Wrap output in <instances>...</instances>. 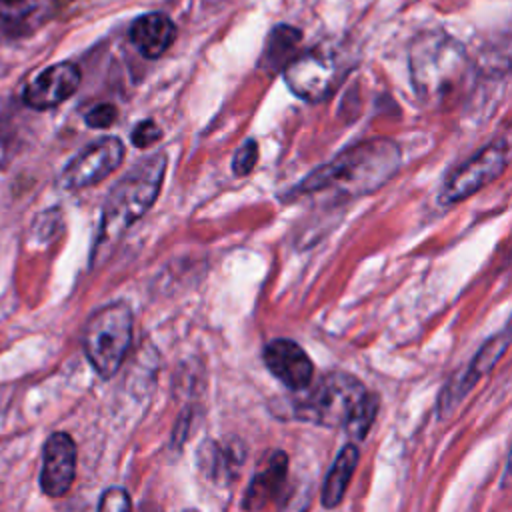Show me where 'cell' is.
Here are the masks:
<instances>
[{"mask_svg": "<svg viewBox=\"0 0 512 512\" xmlns=\"http://www.w3.org/2000/svg\"><path fill=\"white\" fill-rule=\"evenodd\" d=\"M98 512H130V496L124 488L112 486L100 496Z\"/></svg>", "mask_w": 512, "mask_h": 512, "instance_id": "d6986e66", "label": "cell"}, {"mask_svg": "<svg viewBox=\"0 0 512 512\" xmlns=\"http://www.w3.org/2000/svg\"><path fill=\"white\" fill-rule=\"evenodd\" d=\"M160 138H162V128H160L152 118L140 120V122L132 128V134H130L132 144H134L136 148H140V150H146V148L154 146Z\"/></svg>", "mask_w": 512, "mask_h": 512, "instance_id": "e0dca14e", "label": "cell"}, {"mask_svg": "<svg viewBox=\"0 0 512 512\" xmlns=\"http://www.w3.org/2000/svg\"><path fill=\"white\" fill-rule=\"evenodd\" d=\"M340 60L322 48L296 54L284 68L288 88L306 102H324L334 94L344 78Z\"/></svg>", "mask_w": 512, "mask_h": 512, "instance_id": "8992f818", "label": "cell"}, {"mask_svg": "<svg viewBox=\"0 0 512 512\" xmlns=\"http://www.w3.org/2000/svg\"><path fill=\"white\" fill-rule=\"evenodd\" d=\"M302 32L290 24H278L268 32L264 52L260 58V68L268 72L284 70L286 64L296 56Z\"/></svg>", "mask_w": 512, "mask_h": 512, "instance_id": "5bb4252c", "label": "cell"}, {"mask_svg": "<svg viewBox=\"0 0 512 512\" xmlns=\"http://www.w3.org/2000/svg\"><path fill=\"white\" fill-rule=\"evenodd\" d=\"M166 172V156L152 154L140 160L108 192L102 206L100 234L94 252L110 250L156 202Z\"/></svg>", "mask_w": 512, "mask_h": 512, "instance_id": "277c9868", "label": "cell"}, {"mask_svg": "<svg viewBox=\"0 0 512 512\" xmlns=\"http://www.w3.org/2000/svg\"><path fill=\"white\" fill-rule=\"evenodd\" d=\"M286 476H288V456L286 452L276 450L268 456V460L264 462V468L254 474L244 496V508L250 512L262 510L284 488Z\"/></svg>", "mask_w": 512, "mask_h": 512, "instance_id": "4fadbf2b", "label": "cell"}, {"mask_svg": "<svg viewBox=\"0 0 512 512\" xmlns=\"http://www.w3.org/2000/svg\"><path fill=\"white\" fill-rule=\"evenodd\" d=\"M358 458H360V454L354 444H346L340 450V454L336 456L332 468L326 474L324 488H322V504L326 508H336L342 502L344 492L354 474V468L358 464Z\"/></svg>", "mask_w": 512, "mask_h": 512, "instance_id": "9a60e30c", "label": "cell"}, {"mask_svg": "<svg viewBox=\"0 0 512 512\" xmlns=\"http://www.w3.org/2000/svg\"><path fill=\"white\" fill-rule=\"evenodd\" d=\"M38 0H0V18L8 22H18L26 18Z\"/></svg>", "mask_w": 512, "mask_h": 512, "instance_id": "ffe728a7", "label": "cell"}, {"mask_svg": "<svg viewBox=\"0 0 512 512\" xmlns=\"http://www.w3.org/2000/svg\"><path fill=\"white\" fill-rule=\"evenodd\" d=\"M132 310L124 302H112L96 310L82 332L88 362L102 378L118 372L132 342Z\"/></svg>", "mask_w": 512, "mask_h": 512, "instance_id": "5b68a950", "label": "cell"}, {"mask_svg": "<svg viewBox=\"0 0 512 512\" xmlns=\"http://www.w3.org/2000/svg\"><path fill=\"white\" fill-rule=\"evenodd\" d=\"M292 402L298 420L324 428H346L354 440H362L378 412V396L348 372H328L316 384H308Z\"/></svg>", "mask_w": 512, "mask_h": 512, "instance_id": "7a4b0ae2", "label": "cell"}, {"mask_svg": "<svg viewBox=\"0 0 512 512\" xmlns=\"http://www.w3.org/2000/svg\"><path fill=\"white\" fill-rule=\"evenodd\" d=\"M266 368L278 378L286 388L300 392L314 378V364L310 356L288 338H276L264 346L262 352Z\"/></svg>", "mask_w": 512, "mask_h": 512, "instance_id": "8fae6325", "label": "cell"}, {"mask_svg": "<svg viewBox=\"0 0 512 512\" xmlns=\"http://www.w3.org/2000/svg\"><path fill=\"white\" fill-rule=\"evenodd\" d=\"M400 148L394 140L372 138L362 140L342 150L328 164L312 170L288 194H314L322 190H336L342 196H364L384 186L400 168Z\"/></svg>", "mask_w": 512, "mask_h": 512, "instance_id": "6da1fadb", "label": "cell"}, {"mask_svg": "<svg viewBox=\"0 0 512 512\" xmlns=\"http://www.w3.org/2000/svg\"><path fill=\"white\" fill-rule=\"evenodd\" d=\"M508 164V144L496 140L460 164L444 182L440 202H460L496 180Z\"/></svg>", "mask_w": 512, "mask_h": 512, "instance_id": "52a82bcc", "label": "cell"}, {"mask_svg": "<svg viewBox=\"0 0 512 512\" xmlns=\"http://www.w3.org/2000/svg\"><path fill=\"white\" fill-rule=\"evenodd\" d=\"M308 500H310L308 490H304V492L300 490L298 494L290 496V498L284 502L282 512H306V508H308Z\"/></svg>", "mask_w": 512, "mask_h": 512, "instance_id": "44dd1931", "label": "cell"}, {"mask_svg": "<svg viewBox=\"0 0 512 512\" xmlns=\"http://www.w3.org/2000/svg\"><path fill=\"white\" fill-rule=\"evenodd\" d=\"M124 162V144L116 136H104L80 150L62 170L60 186L80 190L108 178Z\"/></svg>", "mask_w": 512, "mask_h": 512, "instance_id": "ba28073f", "label": "cell"}, {"mask_svg": "<svg viewBox=\"0 0 512 512\" xmlns=\"http://www.w3.org/2000/svg\"><path fill=\"white\" fill-rule=\"evenodd\" d=\"M408 66L414 92L428 106L454 100L472 72L464 46L442 30H426L412 40Z\"/></svg>", "mask_w": 512, "mask_h": 512, "instance_id": "3957f363", "label": "cell"}, {"mask_svg": "<svg viewBox=\"0 0 512 512\" xmlns=\"http://www.w3.org/2000/svg\"><path fill=\"white\" fill-rule=\"evenodd\" d=\"M256 160H258V144L256 140L248 138L234 154L232 158V172L236 176H248L254 166H256Z\"/></svg>", "mask_w": 512, "mask_h": 512, "instance_id": "2e32d148", "label": "cell"}, {"mask_svg": "<svg viewBox=\"0 0 512 512\" xmlns=\"http://www.w3.org/2000/svg\"><path fill=\"white\" fill-rule=\"evenodd\" d=\"M176 38V24L162 12L138 16L130 26V40L136 50L150 60L160 58Z\"/></svg>", "mask_w": 512, "mask_h": 512, "instance_id": "7c38bea8", "label": "cell"}, {"mask_svg": "<svg viewBox=\"0 0 512 512\" xmlns=\"http://www.w3.org/2000/svg\"><path fill=\"white\" fill-rule=\"evenodd\" d=\"M76 476V444L70 434L54 432L42 448L40 488L46 496H64Z\"/></svg>", "mask_w": 512, "mask_h": 512, "instance_id": "30bf717a", "label": "cell"}, {"mask_svg": "<svg viewBox=\"0 0 512 512\" xmlns=\"http://www.w3.org/2000/svg\"><path fill=\"white\" fill-rule=\"evenodd\" d=\"M80 80L82 72L74 62L52 64L24 86L22 100L34 110L56 108L78 90Z\"/></svg>", "mask_w": 512, "mask_h": 512, "instance_id": "9c48e42d", "label": "cell"}, {"mask_svg": "<svg viewBox=\"0 0 512 512\" xmlns=\"http://www.w3.org/2000/svg\"><path fill=\"white\" fill-rule=\"evenodd\" d=\"M84 120L90 128H110L118 120V108L110 102L94 104L86 114Z\"/></svg>", "mask_w": 512, "mask_h": 512, "instance_id": "ac0fdd59", "label": "cell"}]
</instances>
